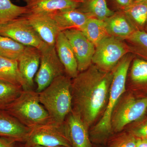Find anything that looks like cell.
<instances>
[{"mask_svg": "<svg viewBox=\"0 0 147 147\" xmlns=\"http://www.w3.org/2000/svg\"><path fill=\"white\" fill-rule=\"evenodd\" d=\"M113 77V70L92 64L71 81L72 111L88 128L107 102Z\"/></svg>", "mask_w": 147, "mask_h": 147, "instance_id": "cell-1", "label": "cell"}, {"mask_svg": "<svg viewBox=\"0 0 147 147\" xmlns=\"http://www.w3.org/2000/svg\"><path fill=\"white\" fill-rule=\"evenodd\" d=\"M133 58V55L128 53L113 70V79L106 109L100 120L89 132L90 139L92 142L102 143L112 134V117L119 100L125 91L127 72Z\"/></svg>", "mask_w": 147, "mask_h": 147, "instance_id": "cell-2", "label": "cell"}, {"mask_svg": "<svg viewBox=\"0 0 147 147\" xmlns=\"http://www.w3.org/2000/svg\"><path fill=\"white\" fill-rule=\"evenodd\" d=\"M71 79L66 74L57 77L38 92L40 102L47 110L51 121L59 125L72 110Z\"/></svg>", "mask_w": 147, "mask_h": 147, "instance_id": "cell-3", "label": "cell"}, {"mask_svg": "<svg viewBox=\"0 0 147 147\" xmlns=\"http://www.w3.org/2000/svg\"><path fill=\"white\" fill-rule=\"evenodd\" d=\"M4 110L30 128L51 121L47 110L40 102L38 92L33 90H23Z\"/></svg>", "mask_w": 147, "mask_h": 147, "instance_id": "cell-4", "label": "cell"}, {"mask_svg": "<svg viewBox=\"0 0 147 147\" xmlns=\"http://www.w3.org/2000/svg\"><path fill=\"white\" fill-rule=\"evenodd\" d=\"M39 50L40 53V63L34 78L37 86L36 91L38 92L45 89L57 77L65 74L55 45L45 43Z\"/></svg>", "mask_w": 147, "mask_h": 147, "instance_id": "cell-5", "label": "cell"}, {"mask_svg": "<svg viewBox=\"0 0 147 147\" xmlns=\"http://www.w3.org/2000/svg\"><path fill=\"white\" fill-rule=\"evenodd\" d=\"M128 53V45L122 40L109 36L96 46L92 63L103 70L111 71Z\"/></svg>", "mask_w": 147, "mask_h": 147, "instance_id": "cell-6", "label": "cell"}, {"mask_svg": "<svg viewBox=\"0 0 147 147\" xmlns=\"http://www.w3.org/2000/svg\"><path fill=\"white\" fill-rule=\"evenodd\" d=\"M24 147L64 146L71 147L62 125L50 121L31 128Z\"/></svg>", "mask_w": 147, "mask_h": 147, "instance_id": "cell-7", "label": "cell"}, {"mask_svg": "<svg viewBox=\"0 0 147 147\" xmlns=\"http://www.w3.org/2000/svg\"><path fill=\"white\" fill-rule=\"evenodd\" d=\"M0 35L8 37L25 46L36 47L38 50L45 43L24 15L1 26Z\"/></svg>", "mask_w": 147, "mask_h": 147, "instance_id": "cell-8", "label": "cell"}, {"mask_svg": "<svg viewBox=\"0 0 147 147\" xmlns=\"http://www.w3.org/2000/svg\"><path fill=\"white\" fill-rule=\"evenodd\" d=\"M147 109V96L127 98L113 113L111 121L113 131H121L127 125L140 119Z\"/></svg>", "mask_w": 147, "mask_h": 147, "instance_id": "cell-9", "label": "cell"}, {"mask_svg": "<svg viewBox=\"0 0 147 147\" xmlns=\"http://www.w3.org/2000/svg\"><path fill=\"white\" fill-rule=\"evenodd\" d=\"M63 32L76 57L78 71H85L92 64L95 46L79 29H69Z\"/></svg>", "mask_w": 147, "mask_h": 147, "instance_id": "cell-10", "label": "cell"}, {"mask_svg": "<svg viewBox=\"0 0 147 147\" xmlns=\"http://www.w3.org/2000/svg\"><path fill=\"white\" fill-rule=\"evenodd\" d=\"M24 16L43 42L48 45H55L62 31L50 14L28 13Z\"/></svg>", "mask_w": 147, "mask_h": 147, "instance_id": "cell-11", "label": "cell"}, {"mask_svg": "<svg viewBox=\"0 0 147 147\" xmlns=\"http://www.w3.org/2000/svg\"><path fill=\"white\" fill-rule=\"evenodd\" d=\"M63 126L71 147H92L89 128L72 110L66 117Z\"/></svg>", "mask_w": 147, "mask_h": 147, "instance_id": "cell-12", "label": "cell"}, {"mask_svg": "<svg viewBox=\"0 0 147 147\" xmlns=\"http://www.w3.org/2000/svg\"><path fill=\"white\" fill-rule=\"evenodd\" d=\"M40 58V52L38 49L26 46L18 61L19 70L26 82L28 90H33L35 76L39 67Z\"/></svg>", "mask_w": 147, "mask_h": 147, "instance_id": "cell-13", "label": "cell"}, {"mask_svg": "<svg viewBox=\"0 0 147 147\" xmlns=\"http://www.w3.org/2000/svg\"><path fill=\"white\" fill-rule=\"evenodd\" d=\"M55 47L66 75L71 79H74L79 73L77 61L71 45L63 32H61L58 35Z\"/></svg>", "mask_w": 147, "mask_h": 147, "instance_id": "cell-14", "label": "cell"}, {"mask_svg": "<svg viewBox=\"0 0 147 147\" xmlns=\"http://www.w3.org/2000/svg\"><path fill=\"white\" fill-rule=\"evenodd\" d=\"M30 129L5 110L0 111V137L10 138L24 144Z\"/></svg>", "mask_w": 147, "mask_h": 147, "instance_id": "cell-15", "label": "cell"}, {"mask_svg": "<svg viewBox=\"0 0 147 147\" xmlns=\"http://www.w3.org/2000/svg\"><path fill=\"white\" fill-rule=\"evenodd\" d=\"M29 13L50 14L59 11L77 9L82 2L77 0H26Z\"/></svg>", "mask_w": 147, "mask_h": 147, "instance_id": "cell-16", "label": "cell"}, {"mask_svg": "<svg viewBox=\"0 0 147 147\" xmlns=\"http://www.w3.org/2000/svg\"><path fill=\"white\" fill-rule=\"evenodd\" d=\"M50 15L62 32L71 29L80 30L89 18L92 17L90 14L82 12L78 9L59 11Z\"/></svg>", "mask_w": 147, "mask_h": 147, "instance_id": "cell-17", "label": "cell"}, {"mask_svg": "<svg viewBox=\"0 0 147 147\" xmlns=\"http://www.w3.org/2000/svg\"><path fill=\"white\" fill-rule=\"evenodd\" d=\"M104 21L109 35L122 40L136 30L124 13H115Z\"/></svg>", "mask_w": 147, "mask_h": 147, "instance_id": "cell-18", "label": "cell"}, {"mask_svg": "<svg viewBox=\"0 0 147 147\" xmlns=\"http://www.w3.org/2000/svg\"><path fill=\"white\" fill-rule=\"evenodd\" d=\"M0 82L21 86L27 89L26 82L21 75L18 61L0 56Z\"/></svg>", "mask_w": 147, "mask_h": 147, "instance_id": "cell-19", "label": "cell"}, {"mask_svg": "<svg viewBox=\"0 0 147 147\" xmlns=\"http://www.w3.org/2000/svg\"><path fill=\"white\" fill-rule=\"evenodd\" d=\"M123 10L135 30H144L147 20V0L134 1Z\"/></svg>", "mask_w": 147, "mask_h": 147, "instance_id": "cell-20", "label": "cell"}, {"mask_svg": "<svg viewBox=\"0 0 147 147\" xmlns=\"http://www.w3.org/2000/svg\"><path fill=\"white\" fill-rule=\"evenodd\" d=\"M80 30L95 47L101 40L109 36L105 21L93 17L89 18Z\"/></svg>", "mask_w": 147, "mask_h": 147, "instance_id": "cell-21", "label": "cell"}, {"mask_svg": "<svg viewBox=\"0 0 147 147\" xmlns=\"http://www.w3.org/2000/svg\"><path fill=\"white\" fill-rule=\"evenodd\" d=\"M82 3L79 10L99 20L104 21L115 13L108 7L106 0H87Z\"/></svg>", "mask_w": 147, "mask_h": 147, "instance_id": "cell-22", "label": "cell"}, {"mask_svg": "<svg viewBox=\"0 0 147 147\" xmlns=\"http://www.w3.org/2000/svg\"><path fill=\"white\" fill-rule=\"evenodd\" d=\"M28 13L26 6L16 5L11 0H0V26Z\"/></svg>", "mask_w": 147, "mask_h": 147, "instance_id": "cell-23", "label": "cell"}, {"mask_svg": "<svg viewBox=\"0 0 147 147\" xmlns=\"http://www.w3.org/2000/svg\"><path fill=\"white\" fill-rule=\"evenodd\" d=\"M129 52L147 61V32L136 30L126 39ZM140 58V59H141Z\"/></svg>", "mask_w": 147, "mask_h": 147, "instance_id": "cell-24", "label": "cell"}, {"mask_svg": "<svg viewBox=\"0 0 147 147\" xmlns=\"http://www.w3.org/2000/svg\"><path fill=\"white\" fill-rule=\"evenodd\" d=\"M26 46L8 37L0 35V56L18 61Z\"/></svg>", "mask_w": 147, "mask_h": 147, "instance_id": "cell-25", "label": "cell"}, {"mask_svg": "<svg viewBox=\"0 0 147 147\" xmlns=\"http://www.w3.org/2000/svg\"><path fill=\"white\" fill-rule=\"evenodd\" d=\"M23 90L21 86L0 82V111L5 110Z\"/></svg>", "mask_w": 147, "mask_h": 147, "instance_id": "cell-26", "label": "cell"}, {"mask_svg": "<svg viewBox=\"0 0 147 147\" xmlns=\"http://www.w3.org/2000/svg\"><path fill=\"white\" fill-rule=\"evenodd\" d=\"M130 77L134 84H147V61L140 58L134 59L131 66Z\"/></svg>", "mask_w": 147, "mask_h": 147, "instance_id": "cell-27", "label": "cell"}, {"mask_svg": "<svg viewBox=\"0 0 147 147\" xmlns=\"http://www.w3.org/2000/svg\"><path fill=\"white\" fill-rule=\"evenodd\" d=\"M136 137L131 133L121 134L110 140L107 147H136Z\"/></svg>", "mask_w": 147, "mask_h": 147, "instance_id": "cell-28", "label": "cell"}, {"mask_svg": "<svg viewBox=\"0 0 147 147\" xmlns=\"http://www.w3.org/2000/svg\"><path fill=\"white\" fill-rule=\"evenodd\" d=\"M130 133L136 138H147V122L133 129Z\"/></svg>", "mask_w": 147, "mask_h": 147, "instance_id": "cell-29", "label": "cell"}, {"mask_svg": "<svg viewBox=\"0 0 147 147\" xmlns=\"http://www.w3.org/2000/svg\"><path fill=\"white\" fill-rule=\"evenodd\" d=\"M17 143L14 139L0 137V147H15Z\"/></svg>", "mask_w": 147, "mask_h": 147, "instance_id": "cell-30", "label": "cell"}, {"mask_svg": "<svg viewBox=\"0 0 147 147\" xmlns=\"http://www.w3.org/2000/svg\"><path fill=\"white\" fill-rule=\"evenodd\" d=\"M116 2L123 9L131 5L135 0H115Z\"/></svg>", "mask_w": 147, "mask_h": 147, "instance_id": "cell-31", "label": "cell"}, {"mask_svg": "<svg viewBox=\"0 0 147 147\" xmlns=\"http://www.w3.org/2000/svg\"><path fill=\"white\" fill-rule=\"evenodd\" d=\"M136 147H147V138H136Z\"/></svg>", "mask_w": 147, "mask_h": 147, "instance_id": "cell-32", "label": "cell"}, {"mask_svg": "<svg viewBox=\"0 0 147 147\" xmlns=\"http://www.w3.org/2000/svg\"><path fill=\"white\" fill-rule=\"evenodd\" d=\"M28 147H67L66 146H54V147H44V146H31Z\"/></svg>", "mask_w": 147, "mask_h": 147, "instance_id": "cell-33", "label": "cell"}, {"mask_svg": "<svg viewBox=\"0 0 147 147\" xmlns=\"http://www.w3.org/2000/svg\"><path fill=\"white\" fill-rule=\"evenodd\" d=\"M15 147H24L23 144L21 143H17Z\"/></svg>", "mask_w": 147, "mask_h": 147, "instance_id": "cell-34", "label": "cell"}, {"mask_svg": "<svg viewBox=\"0 0 147 147\" xmlns=\"http://www.w3.org/2000/svg\"><path fill=\"white\" fill-rule=\"evenodd\" d=\"M144 30L147 32V20L146 24H145L144 28Z\"/></svg>", "mask_w": 147, "mask_h": 147, "instance_id": "cell-35", "label": "cell"}, {"mask_svg": "<svg viewBox=\"0 0 147 147\" xmlns=\"http://www.w3.org/2000/svg\"><path fill=\"white\" fill-rule=\"evenodd\" d=\"M77 1H79L83 3L86 1L87 0H77Z\"/></svg>", "mask_w": 147, "mask_h": 147, "instance_id": "cell-36", "label": "cell"}, {"mask_svg": "<svg viewBox=\"0 0 147 147\" xmlns=\"http://www.w3.org/2000/svg\"><path fill=\"white\" fill-rule=\"evenodd\" d=\"M145 1V0H135L136 1Z\"/></svg>", "mask_w": 147, "mask_h": 147, "instance_id": "cell-37", "label": "cell"}]
</instances>
